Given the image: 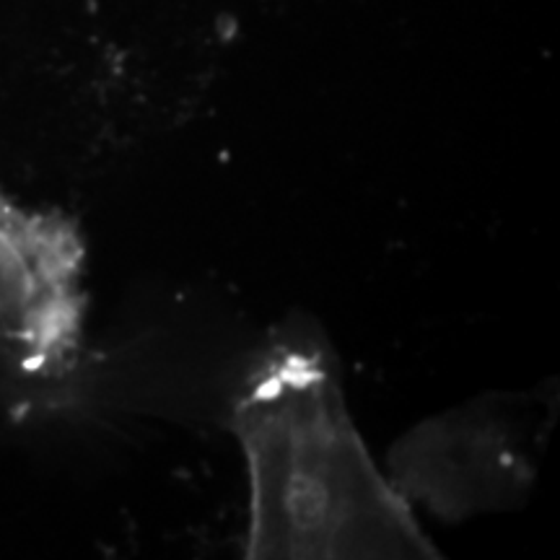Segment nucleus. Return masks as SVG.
Masks as SVG:
<instances>
[{
	"instance_id": "f257e3e1",
	"label": "nucleus",
	"mask_w": 560,
	"mask_h": 560,
	"mask_svg": "<svg viewBox=\"0 0 560 560\" xmlns=\"http://www.w3.org/2000/svg\"><path fill=\"white\" fill-rule=\"evenodd\" d=\"M249 467V558H433L376 470L330 361L312 342L265 353L234 405Z\"/></svg>"
}]
</instances>
